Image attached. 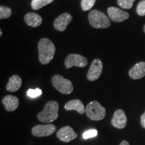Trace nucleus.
<instances>
[{"label": "nucleus", "mask_w": 145, "mask_h": 145, "mask_svg": "<svg viewBox=\"0 0 145 145\" xmlns=\"http://www.w3.org/2000/svg\"><path fill=\"white\" fill-rule=\"evenodd\" d=\"M87 116L91 120L99 121L104 119L106 115V110L98 101H91L86 108Z\"/></svg>", "instance_id": "nucleus-4"}, {"label": "nucleus", "mask_w": 145, "mask_h": 145, "mask_svg": "<svg viewBox=\"0 0 145 145\" xmlns=\"http://www.w3.org/2000/svg\"><path fill=\"white\" fill-rule=\"evenodd\" d=\"M5 109L8 112H13L19 106V99L14 95H6L2 99Z\"/></svg>", "instance_id": "nucleus-14"}, {"label": "nucleus", "mask_w": 145, "mask_h": 145, "mask_svg": "<svg viewBox=\"0 0 145 145\" xmlns=\"http://www.w3.org/2000/svg\"><path fill=\"white\" fill-rule=\"evenodd\" d=\"M24 20L26 23L29 26L36 28L41 25L42 22V19L41 16L38 14L33 13V12H30L26 14L24 17Z\"/></svg>", "instance_id": "nucleus-16"}, {"label": "nucleus", "mask_w": 145, "mask_h": 145, "mask_svg": "<svg viewBox=\"0 0 145 145\" xmlns=\"http://www.w3.org/2000/svg\"><path fill=\"white\" fill-rule=\"evenodd\" d=\"M140 122H141V125H142V126L144 128H145V112L142 114V116H141Z\"/></svg>", "instance_id": "nucleus-25"}, {"label": "nucleus", "mask_w": 145, "mask_h": 145, "mask_svg": "<svg viewBox=\"0 0 145 145\" xmlns=\"http://www.w3.org/2000/svg\"><path fill=\"white\" fill-rule=\"evenodd\" d=\"M102 70L103 63L101 62V60L98 59H94L92 61L89 69L87 77L91 81L97 80L101 76Z\"/></svg>", "instance_id": "nucleus-8"}, {"label": "nucleus", "mask_w": 145, "mask_h": 145, "mask_svg": "<svg viewBox=\"0 0 145 145\" xmlns=\"http://www.w3.org/2000/svg\"><path fill=\"white\" fill-rule=\"evenodd\" d=\"M129 76L132 79H140L145 76V62L138 63L129 71Z\"/></svg>", "instance_id": "nucleus-13"}, {"label": "nucleus", "mask_w": 145, "mask_h": 145, "mask_svg": "<svg viewBox=\"0 0 145 145\" xmlns=\"http://www.w3.org/2000/svg\"><path fill=\"white\" fill-rule=\"evenodd\" d=\"M97 135V131L96 130H89L85 132L83 135V138L84 139H88L90 138L95 137Z\"/></svg>", "instance_id": "nucleus-24"}, {"label": "nucleus", "mask_w": 145, "mask_h": 145, "mask_svg": "<svg viewBox=\"0 0 145 145\" xmlns=\"http://www.w3.org/2000/svg\"><path fill=\"white\" fill-rule=\"evenodd\" d=\"M137 12L140 16H145V0H142L137 5Z\"/></svg>", "instance_id": "nucleus-23"}, {"label": "nucleus", "mask_w": 145, "mask_h": 145, "mask_svg": "<svg viewBox=\"0 0 145 145\" xmlns=\"http://www.w3.org/2000/svg\"><path fill=\"white\" fill-rule=\"evenodd\" d=\"M72 20V17L70 14L64 13L61 14L54 20V28L60 32L65 31L69 25V24Z\"/></svg>", "instance_id": "nucleus-12"}, {"label": "nucleus", "mask_w": 145, "mask_h": 145, "mask_svg": "<svg viewBox=\"0 0 145 145\" xmlns=\"http://www.w3.org/2000/svg\"><path fill=\"white\" fill-rule=\"evenodd\" d=\"M12 10L8 7L1 5L0 7V19H6L10 18L12 15Z\"/></svg>", "instance_id": "nucleus-19"}, {"label": "nucleus", "mask_w": 145, "mask_h": 145, "mask_svg": "<svg viewBox=\"0 0 145 145\" xmlns=\"http://www.w3.org/2000/svg\"><path fill=\"white\" fill-rule=\"evenodd\" d=\"M96 0H81V8L83 11H88L93 8Z\"/></svg>", "instance_id": "nucleus-20"}, {"label": "nucleus", "mask_w": 145, "mask_h": 145, "mask_svg": "<svg viewBox=\"0 0 145 145\" xmlns=\"http://www.w3.org/2000/svg\"><path fill=\"white\" fill-rule=\"evenodd\" d=\"M39 61L41 64H48L53 59L56 48L53 42L48 39H41L39 42Z\"/></svg>", "instance_id": "nucleus-1"}, {"label": "nucleus", "mask_w": 145, "mask_h": 145, "mask_svg": "<svg viewBox=\"0 0 145 145\" xmlns=\"http://www.w3.org/2000/svg\"><path fill=\"white\" fill-rule=\"evenodd\" d=\"M111 124L114 128L118 129H123L126 127L127 124V117L124 110L118 109L114 112Z\"/></svg>", "instance_id": "nucleus-10"}, {"label": "nucleus", "mask_w": 145, "mask_h": 145, "mask_svg": "<svg viewBox=\"0 0 145 145\" xmlns=\"http://www.w3.org/2000/svg\"><path fill=\"white\" fill-rule=\"evenodd\" d=\"M120 145H130L129 142H128V141L126 140H123L121 142L120 144Z\"/></svg>", "instance_id": "nucleus-26"}, {"label": "nucleus", "mask_w": 145, "mask_h": 145, "mask_svg": "<svg viewBox=\"0 0 145 145\" xmlns=\"http://www.w3.org/2000/svg\"><path fill=\"white\" fill-rule=\"evenodd\" d=\"M57 130L55 125L48 124L45 125H36L32 129V134L36 137H44L52 135Z\"/></svg>", "instance_id": "nucleus-6"}, {"label": "nucleus", "mask_w": 145, "mask_h": 145, "mask_svg": "<svg viewBox=\"0 0 145 145\" xmlns=\"http://www.w3.org/2000/svg\"><path fill=\"white\" fill-rule=\"evenodd\" d=\"M65 63L67 69H70L73 66L85 67L88 65V60L80 54H71L66 58Z\"/></svg>", "instance_id": "nucleus-7"}, {"label": "nucleus", "mask_w": 145, "mask_h": 145, "mask_svg": "<svg viewBox=\"0 0 145 145\" xmlns=\"http://www.w3.org/2000/svg\"><path fill=\"white\" fill-rule=\"evenodd\" d=\"M52 86L58 91L63 94H70L73 91V86L71 81L65 79L60 75H56L52 78Z\"/></svg>", "instance_id": "nucleus-5"}, {"label": "nucleus", "mask_w": 145, "mask_h": 145, "mask_svg": "<svg viewBox=\"0 0 145 145\" xmlns=\"http://www.w3.org/2000/svg\"><path fill=\"white\" fill-rule=\"evenodd\" d=\"M42 91L39 88H36L35 89H30L27 91V95L28 97H31V98H35V97H39V96L41 95Z\"/></svg>", "instance_id": "nucleus-22"}, {"label": "nucleus", "mask_w": 145, "mask_h": 145, "mask_svg": "<svg viewBox=\"0 0 145 145\" xmlns=\"http://www.w3.org/2000/svg\"><path fill=\"white\" fill-rule=\"evenodd\" d=\"M88 18L90 24L95 28H106L111 25L108 16L101 11L96 10L91 11Z\"/></svg>", "instance_id": "nucleus-3"}, {"label": "nucleus", "mask_w": 145, "mask_h": 145, "mask_svg": "<svg viewBox=\"0 0 145 145\" xmlns=\"http://www.w3.org/2000/svg\"><path fill=\"white\" fill-rule=\"evenodd\" d=\"M22 81L20 77L14 75L10 77L6 86V89L10 92H15L21 88Z\"/></svg>", "instance_id": "nucleus-17"}, {"label": "nucleus", "mask_w": 145, "mask_h": 145, "mask_svg": "<svg viewBox=\"0 0 145 145\" xmlns=\"http://www.w3.org/2000/svg\"><path fill=\"white\" fill-rule=\"evenodd\" d=\"M59 106L56 101H50L44 106L42 111L38 114V119L43 123H50L54 122L59 116Z\"/></svg>", "instance_id": "nucleus-2"}, {"label": "nucleus", "mask_w": 145, "mask_h": 145, "mask_svg": "<svg viewBox=\"0 0 145 145\" xmlns=\"http://www.w3.org/2000/svg\"><path fill=\"white\" fill-rule=\"evenodd\" d=\"M135 0H117L118 4L120 7L123 9H129L132 8L133 3Z\"/></svg>", "instance_id": "nucleus-21"}, {"label": "nucleus", "mask_w": 145, "mask_h": 145, "mask_svg": "<svg viewBox=\"0 0 145 145\" xmlns=\"http://www.w3.org/2000/svg\"><path fill=\"white\" fill-rule=\"evenodd\" d=\"M107 12L109 17L114 22H122L129 18V14L128 12L115 7H110Z\"/></svg>", "instance_id": "nucleus-11"}, {"label": "nucleus", "mask_w": 145, "mask_h": 145, "mask_svg": "<svg viewBox=\"0 0 145 145\" xmlns=\"http://www.w3.org/2000/svg\"><path fill=\"white\" fill-rule=\"evenodd\" d=\"M57 137L62 142H69L77 138V134L74 131L71 127L66 126L58 130L57 132Z\"/></svg>", "instance_id": "nucleus-9"}, {"label": "nucleus", "mask_w": 145, "mask_h": 145, "mask_svg": "<svg viewBox=\"0 0 145 145\" xmlns=\"http://www.w3.org/2000/svg\"><path fill=\"white\" fill-rule=\"evenodd\" d=\"M0 35H2V31H1H1H0Z\"/></svg>", "instance_id": "nucleus-27"}, {"label": "nucleus", "mask_w": 145, "mask_h": 145, "mask_svg": "<svg viewBox=\"0 0 145 145\" xmlns=\"http://www.w3.org/2000/svg\"><path fill=\"white\" fill-rule=\"evenodd\" d=\"M143 30H144V33H145V25H144V28H143Z\"/></svg>", "instance_id": "nucleus-28"}, {"label": "nucleus", "mask_w": 145, "mask_h": 145, "mask_svg": "<svg viewBox=\"0 0 145 145\" xmlns=\"http://www.w3.org/2000/svg\"><path fill=\"white\" fill-rule=\"evenodd\" d=\"M54 0H32L31 6L33 10H39L43 7L51 3Z\"/></svg>", "instance_id": "nucleus-18"}, {"label": "nucleus", "mask_w": 145, "mask_h": 145, "mask_svg": "<svg viewBox=\"0 0 145 145\" xmlns=\"http://www.w3.org/2000/svg\"><path fill=\"white\" fill-rule=\"evenodd\" d=\"M65 109L68 111L75 110L80 114H83L86 112L84 105H83L82 101L79 99H72V100L68 101L65 105Z\"/></svg>", "instance_id": "nucleus-15"}]
</instances>
